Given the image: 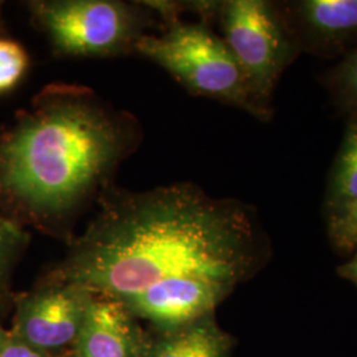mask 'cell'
I'll return each mask as SVG.
<instances>
[{"instance_id": "1", "label": "cell", "mask_w": 357, "mask_h": 357, "mask_svg": "<svg viewBox=\"0 0 357 357\" xmlns=\"http://www.w3.org/2000/svg\"><path fill=\"white\" fill-rule=\"evenodd\" d=\"M259 253V230L246 206L176 184L107 202L57 281L114 299L183 278L233 290L255 271Z\"/></svg>"}, {"instance_id": "2", "label": "cell", "mask_w": 357, "mask_h": 357, "mask_svg": "<svg viewBox=\"0 0 357 357\" xmlns=\"http://www.w3.org/2000/svg\"><path fill=\"white\" fill-rule=\"evenodd\" d=\"M128 128L88 90L57 86L0 144V188L32 215L75 213L126 151Z\"/></svg>"}, {"instance_id": "3", "label": "cell", "mask_w": 357, "mask_h": 357, "mask_svg": "<svg viewBox=\"0 0 357 357\" xmlns=\"http://www.w3.org/2000/svg\"><path fill=\"white\" fill-rule=\"evenodd\" d=\"M134 51L162 66L184 88L237 106L259 119L271 109L262 102L228 45L203 24L172 20L162 35H142Z\"/></svg>"}, {"instance_id": "4", "label": "cell", "mask_w": 357, "mask_h": 357, "mask_svg": "<svg viewBox=\"0 0 357 357\" xmlns=\"http://www.w3.org/2000/svg\"><path fill=\"white\" fill-rule=\"evenodd\" d=\"M217 8L222 40L257 97L270 106L283 70L298 52L280 6L265 0H228Z\"/></svg>"}, {"instance_id": "5", "label": "cell", "mask_w": 357, "mask_h": 357, "mask_svg": "<svg viewBox=\"0 0 357 357\" xmlns=\"http://www.w3.org/2000/svg\"><path fill=\"white\" fill-rule=\"evenodd\" d=\"M32 8L54 50L65 56H114L134 50L143 35L139 13L121 1L50 0Z\"/></svg>"}, {"instance_id": "6", "label": "cell", "mask_w": 357, "mask_h": 357, "mask_svg": "<svg viewBox=\"0 0 357 357\" xmlns=\"http://www.w3.org/2000/svg\"><path fill=\"white\" fill-rule=\"evenodd\" d=\"M89 298L85 289L61 281L32 294L19 310V339L43 352L75 343Z\"/></svg>"}, {"instance_id": "7", "label": "cell", "mask_w": 357, "mask_h": 357, "mask_svg": "<svg viewBox=\"0 0 357 357\" xmlns=\"http://www.w3.org/2000/svg\"><path fill=\"white\" fill-rule=\"evenodd\" d=\"M233 290L216 282L183 278L153 284L147 290L118 299L132 317L149 320L160 330H174L205 317Z\"/></svg>"}, {"instance_id": "8", "label": "cell", "mask_w": 357, "mask_h": 357, "mask_svg": "<svg viewBox=\"0 0 357 357\" xmlns=\"http://www.w3.org/2000/svg\"><path fill=\"white\" fill-rule=\"evenodd\" d=\"M280 10L298 51L344 56L357 47V0H299Z\"/></svg>"}, {"instance_id": "9", "label": "cell", "mask_w": 357, "mask_h": 357, "mask_svg": "<svg viewBox=\"0 0 357 357\" xmlns=\"http://www.w3.org/2000/svg\"><path fill=\"white\" fill-rule=\"evenodd\" d=\"M132 315L118 299L90 293L82 327L77 335L78 357H142Z\"/></svg>"}, {"instance_id": "10", "label": "cell", "mask_w": 357, "mask_h": 357, "mask_svg": "<svg viewBox=\"0 0 357 357\" xmlns=\"http://www.w3.org/2000/svg\"><path fill=\"white\" fill-rule=\"evenodd\" d=\"M231 339L222 331L213 315L174 330H162L142 357H229Z\"/></svg>"}, {"instance_id": "11", "label": "cell", "mask_w": 357, "mask_h": 357, "mask_svg": "<svg viewBox=\"0 0 357 357\" xmlns=\"http://www.w3.org/2000/svg\"><path fill=\"white\" fill-rule=\"evenodd\" d=\"M330 224L357 215V119H351L327 197Z\"/></svg>"}, {"instance_id": "12", "label": "cell", "mask_w": 357, "mask_h": 357, "mask_svg": "<svg viewBox=\"0 0 357 357\" xmlns=\"http://www.w3.org/2000/svg\"><path fill=\"white\" fill-rule=\"evenodd\" d=\"M326 86L335 105L351 119H357V47L326 76Z\"/></svg>"}, {"instance_id": "13", "label": "cell", "mask_w": 357, "mask_h": 357, "mask_svg": "<svg viewBox=\"0 0 357 357\" xmlns=\"http://www.w3.org/2000/svg\"><path fill=\"white\" fill-rule=\"evenodd\" d=\"M28 68L24 48L8 38H0V93L15 88Z\"/></svg>"}, {"instance_id": "14", "label": "cell", "mask_w": 357, "mask_h": 357, "mask_svg": "<svg viewBox=\"0 0 357 357\" xmlns=\"http://www.w3.org/2000/svg\"><path fill=\"white\" fill-rule=\"evenodd\" d=\"M26 241V234L13 221L0 215V282L16 252Z\"/></svg>"}, {"instance_id": "15", "label": "cell", "mask_w": 357, "mask_h": 357, "mask_svg": "<svg viewBox=\"0 0 357 357\" xmlns=\"http://www.w3.org/2000/svg\"><path fill=\"white\" fill-rule=\"evenodd\" d=\"M332 240L340 249L357 248V215L343 221L330 224Z\"/></svg>"}, {"instance_id": "16", "label": "cell", "mask_w": 357, "mask_h": 357, "mask_svg": "<svg viewBox=\"0 0 357 357\" xmlns=\"http://www.w3.org/2000/svg\"><path fill=\"white\" fill-rule=\"evenodd\" d=\"M0 357H45L43 351L26 344L22 339H7Z\"/></svg>"}, {"instance_id": "17", "label": "cell", "mask_w": 357, "mask_h": 357, "mask_svg": "<svg viewBox=\"0 0 357 357\" xmlns=\"http://www.w3.org/2000/svg\"><path fill=\"white\" fill-rule=\"evenodd\" d=\"M337 273L340 277L357 284V255L349 262L337 268Z\"/></svg>"}, {"instance_id": "18", "label": "cell", "mask_w": 357, "mask_h": 357, "mask_svg": "<svg viewBox=\"0 0 357 357\" xmlns=\"http://www.w3.org/2000/svg\"><path fill=\"white\" fill-rule=\"evenodd\" d=\"M6 342H7V337H6V335L3 333V331L0 330V354H1V349H3V347L6 344Z\"/></svg>"}]
</instances>
